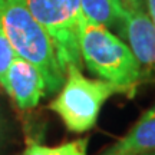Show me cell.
I'll list each match as a JSON object with an SVG mask.
<instances>
[{
    "label": "cell",
    "instance_id": "cell-1",
    "mask_svg": "<svg viewBox=\"0 0 155 155\" xmlns=\"http://www.w3.org/2000/svg\"><path fill=\"white\" fill-rule=\"evenodd\" d=\"M0 28L16 56L39 69L46 83V95L59 92L66 72L62 68L53 42L22 0H0Z\"/></svg>",
    "mask_w": 155,
    "mask_h": 155
},
{
    "label": "cell",
    "instance_id": "cell-2",
    "mask_svg": "<svg viewBox=\"0 0 155 155\" xmlns=\"http://www.w3.org/2000/svg\"><path fill=\"white\" fill-rule=\"evenodd\" d=\"M79 50L91 73L114 83L127 96H134L144 71L131 48L105 26L83 17L79 30Z\"/></svg>",
    "mask_w": 155,
    "mask_h": 155
},
{
    "label": "cell",
    "instance_id": "cell-3",
    "mask_svg": "<svg viewBox=\"0 0 155 155\" xmlns=\"http://www.w3.org/2000/svg\"><path fill=\"white\" fill-rule=\"evenodd\" d=\"M115 94H122L116 85L102 79H89L81 68H66L65 82L49 108L75 134L86 132L96 125L101 108Z\"/></svg>",
    "mask_w": 155,
    "mask_h": 155
},
{
    "label": "cell",
    "instance_id": "cell-4",
    "mask_svg": "<svg viewBox=\"0 0 155 155\" xmlns=\"http://www.w3.org/2000/svg\"><path fill=\"white\" fill-rule=\"evenodd\" d=\"M22 2L50 36L65 72L71 65L81 66L82 58L79 50V30L83 20L81 0Z\"/></svg>",
    "mask_w": 155,
    "mask_h": 155
},
{
    "label": "cell",
    "instance_id": "cell-5",
    "mask_svg": "<svg viewBox=\"0 0 155 155\" xmlns=\"http://www.w3.org/2000/svg\"><path fill=\"white\" fill-rule=\"evenodd\" d=\"M10 98L20 109H32L46 95V83L39 69L30 62L16 56L6 73L3 85Z\"/></svg>",
    "mask_w": 155,
    "mask_h": 155
},
{
    "label": "cell",
    "instance_id": "cell-6",
    "mask_svg": "<svg viewBox=\"0 0 155 155\" xmlns=\"http://www.w3.org/2000/svg\"><path fill=\"white\" fill-rule=\"evenodd\" d=\"M121 32L142 71L155 78V26L144 9H127Z\"/></svg>",
    "mask_w": 155,
    "mask_h": 155
},
{
    "label": "cell",
    "instance_id": "cell-7",
    "mask_svg": "<svg viewBox=\"0 0 155 155\" xmlns=\"http://www.w3.org/2000/svg\"><path fill=\"white\" fill-rule=\"evenodd\" d=\"M155 152V106L145 111L127 135L102 155H145Z\"/></svg>",
    "mask_w": 155,
    "mask_h": 155
},
{
    "label": "cell",
    "instance_id": "cell-8",
    "mask_svg": "<svg viewBox=\"0 0 155 155\" xmlns=\"http://www.w3.org/2000/svg\"><path fill=\"white\" fill-rule=\"evenodd\" d=\"M128 6L124 0H81L83 17L105 28H121Z\"/></svg>",
    "mask_w": 155,
    "mask_h": 155
},
{
    "label": "cell",
    "instance_id": "cell-9",
    "mask_svg": "<svg viewBox=\"0 0 155 155\" xmlns=\"http://www.w3.org/2000/svg\"><path fill=\"white\" fill-rule=\"evenodd\" d=\"M22 155H88V138L75 139L56 147H46L32 142Z\"/></svg>",
    "mask_w": 155,
    "mask_h": 155
},
{
    "label": "cell",
    "instance_id": "cell-10",
    "mask_svg": "<svg viewBox=\"0 0 155 155\" xmlns=\"http://www.w3.org/2000/svg\"><path fill=\"white\" fill-rule=\"evenodd\" d=\"M15 58H16V52L13 50L3 29L0 28V86L2 88L5 85L6 73L9 71L12 62L15 61Z\"/></svg>",
    "mask_w": 155,
    "mask_h": 155
},
{
    "label": "cell",
    "instance_id": "cell-11",
    "mask_svg": "<svg viewBox=\"0 0 155 155\" xmlns=\"http://www.w3.org/2000/svg\"><path fill=\"white\" fill-rule=\"evenodd\" d=\"M147 5H148V16L155 26V0H147Z\"/></svg>",
    "mask_w": 155,
    "mask_h": 155
},
{
    "label": "cell",
    "instance_id": "cell-12",
    "mask_svg": "<svg viewBox=\"0 0 155 155\" xmlns=\"http://www.w3.org/2000/svg\"><path fill=\"white\" fill-rule=\"evenodd\" d=\"M124 3H125L129 9H142L144 0H124Z\"/></svg>",
    "mask_w": 155,
    "mask_h": 155
},
{
    "label": "cell",
    "instance_id": "cell-13",
    "mask_svg": "<svg viewBox=\"0 0 155 155\" xmlns=\"http://www.w3.org/2000/svg\"><path fill=\"white\" fill-rule=\"evenodd\" d=\"M145 155H155V152H152V154H145Z\"/></svg>",
    "mask_w": 155,
    "mask_h": 155
},
{
    "label": "cell",
    "instance_id": "cell-14",
    "mask_svg": "<svg viewBox=\"0 0 155 155\" xmlns=\"http://www.w3.org/2000/svg\"><path fill=\"white\" fill-rule=\"evenodd\" d=\"M0 131H2V127H0Z\"/></svg>",
    "mask_w": 155,
    "mask_h": 155
}]
</instances>
